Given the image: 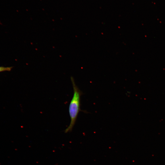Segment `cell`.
<instances>
[{
	"mask_svg": "<svg viewBox=\"0 0 165 165\" xmlns=\"http://www.w3.org/2000/svg\"><path fill=\"white\" fill-rule=\"evenodd\" d=\"M73 90V94L69 106V113L70 122L68 126L64 130L65 133L71 131L75 125L79 113L82 110L80 109V98L82 92L76 86L72 77H71Z\"/></svg>",
	"mask_w": 165,
	"mask_h": 165,
	"instance_id": "1",
	"label": "cell"
},
{
	"mask_svg": "<svg viewBox=\"0 0 165 165\" xmlns=\"http://www.w3.org/2000/svg\"><path fill=\"white\" fill-rule=\"evenodd\" d=\"M12 68V67H4L0 66V72L5 71H10Z\"/></svg>",
	"mask_w": 165,
	"mask_h": 165,
	"instance_id": "2",
	"label": "cell"
}]
</instances>
